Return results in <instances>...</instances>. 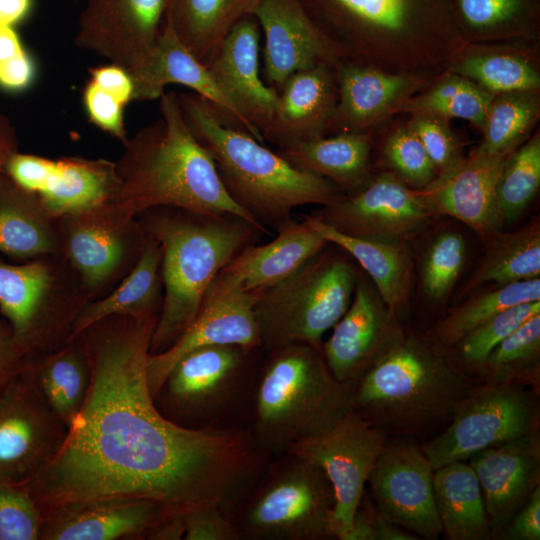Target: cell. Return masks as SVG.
<instances>
[{
	"instance_id": "6da1fadb",
	"label": "cell",
	"mask_w": 540,
	"mask_h": 540,
	"mask_svg": "<svg viewBox=\"0 0 540 540\" xmlns=\"http://www.w3.org/2000/svg\"><path fill=\"white\" fill-rule=\"evenodd\" d=\"M158 317H108L80 334L91 362L86 401L53 460L27 486L43 515L98 498L151 499L169 514L206 504L229 514L269 458L246 428L194 430L158 410L146 363Z\"/></svg>"
},
{
	"instance_id": "7a4b0ae2",
	"label": "cell",
	"mask_w": 540,
	"mask_h": 540,
	"mask_svg": "<svg viewBox=\"0 0 540 540\" xmlns=\"http://www.w3.org/2000/svg\"><path fill=\"white\" fill-rule=\"evenodd\" d=\"M341 60L431 81L464 48L450 0H300Z\"/></svg>"
},
{
	"instance_id": "3957f363",
	"label": "cell",
	"mask_w": 540,
	"mask_h": 540,
	"mask_svg": "<svg viewBox=\"0 0 540 540\" xmlns=\"http://www.w3.org/2000/svg\"><path fill=\"white\" fill-rule=\"evenodd\" d=\"M159 100L161 117L124 144L115 162L119 188L107 204L133 219L156 207L231 214L266 232L225 190L211 155L189 129L176 93L164 92Z\"/></svg>"
},
{
	"instance_id": "277c9868",
	"label": "cell",
	"mask_w": 540,
	"mask_h": 540,
	"mask_svg": "<svg viewBox=\"0 0 540 540\" xmlns=\"http://www.w3.org/2000/svg\"><path fill=\"white\" fill-rule=\"evenodd\" d=\"M348 383L351 411L388 437L420 442L448 424L477 384L427 335L403 326L372 364Z\"/></svg>"
},
{
	"instance_id": "5b68a950",
	"label": "cell",
	"mask_w": 540,
	"mask_h": 540,
	"mask_svg": "<svg viewBox=\"0 0 540 540\" xmlns=\"http://www.w3.org/2000/svg\"><path fill=\"white\" fill-rule=\"evenodd\" d=\"M183 117L211 155L232 200L256 222L279 229L300 206H326L346 194L334 183L299 170L194 92L176 93ZM267 229V228H266Z\"/></svg>"
},
{
	"instance_id": "8992f818",
	"label": "cell",
	"mask_w": 540,
	"mask_h": 540,
	"mask_svg": "<svg viewBox=\"0 0 540 540\" xmlns=\"http://www.w3.org/2000/svg\"><path fill=\"white\" fill-rule=\"evenodd\" d=\"M141 216L145 234L162 251L163 300L150 342V354H156L186 331L214 278L262 231L231 214L156 207Z\"/></svg>"
},
{
	"instance_id": "52a82bcc",
	"label": "cell",
	"mask_w": 540,
	"mask_h": 540,
	"mask_svg": "<svg viewBox=\"0 0 540 540\" xmlns=\"http://www.w3.org/2000/svg\"><path fill=\"white\" fill-rule=\"evenodd\" d=\"M265 354L246 429L271 458L332 428L350 410V390L333 376L319 347L292 343Z\"/></svg>"
},
{
	"instance_id": "ba28073f",
	"label": "cell",
	"mask_w": 540,
	"mask_h": 540,
	"mask_svg": "<svg viewBox=\"0 0 540 540\" xmlns=\"http://www.w3.org/2000/svg\"><path fill=\"white\" fill-rule=\"evenodd\" d=\"M262 349L209 345L184 354L157 395L158 410L194 430L246 428Z\"/></svg>"
},
{
	"instance_id": "9c48e42d",
	"label": "cell",
	"mask_w": 540,
	"mask_h": 540,
	"mask_svg": "<svg viewBox=\"0 0 540 540\" xmlns=\"http://www.w3.org/2000/svg\"><path fill=\"white\" fill-rule=\"evenodd\" d=\"M335 495L323 470L284 452L271 457L230 512L240 539H334Z\"/></svg>"
},
{
	"instance_id": "30bf717a",
	"label": "cell",
	"mask_w": 540,
	"mask_h": 540,
	"mask_svg": "<svg viewBox=\"0 0 540 540\" xmlns=\"http://www.w3.org/2000/svg\"><path fill=\"white\" fill-rule=\"evenodd\" d=\"M327 246L259 294L254 312L264 353L292 343L321 348L323 335L349 307L359 273Z\"/></svg>"
},
{
	"instance_id": "8fae6325",
	"label": "cell",
	"mask_w": 540,
	"mask_h": 540,
	"mask_svg": "<svg viewBox=\"0 0 540 540\" xmlns=\"http://www.w3.org/2000/svg\"><path fill=\"white\" fill-rule=\"evenodd\" d=\"M540 430V393L516 384L477 383L448 424L421 446L434 469Z\"/></svg>"
},
{
	"instance_id": "7c38bea8",
	"label": "cell",
	"mask_w": 540,
	"mask_h": 540,
	"mask_svg": "<svg viewBox=\"0 0 540 540\" xmlns=\"http://www.w3.org/2000/svg\"><path fill=\"white\" fill-rule=\"evenodd\" d=\"M56 273L36 260L11 264L0 258V314L25 359L53 351L70 336L84 304L55 296Z\"/></svg>"
},
{
	"instance_id": "4fadbf2b",
	"label": "cell",
	"mask_w": 540,
	"mask_h": 540,
	"mask_svg": "<svg viewBox=\"0 0 540 540\" xmlns=\"http://www.w3.org/2000/svg\"><path fill=\"white\" fill-rule=\"evenodd\" d=\"M388 436L349 410L326 432L291 444L285 452L320 467L334 495V539L343 540Z\"/></svg>"
},
{
	"instance_id": "5bb4252c",
	"label": "cell",
	"mask_w": 540,
	"mask_h": 540,
	"mask_svg": "<svg viewBox=\"0 0 540 540\" xmlns=\"http://www.w3.org/2000/svg\"><path fill=\"white\" fill-rule=\"evenodd\" d=\"M311 215L347 235L408 242L439 214L421 189L408 186L394 172H385Z\"/></svg>"
},
{
	"instance_id": "9a60e30c",
	"label": "cell",
	"mask_w": 540,
	"mask_h": 540,
	"mask_svg": "<svg viewBox=\"0 0 540 540\" xmlns=\"http://www.w3.org/2000/svg\"><path fill=\"white\" fill-rule=\"evenodd\" d=\"M434 470L419 440L388 437L367 480L382 515L419 539L436 540L443 534Z\"/></svg>"
},
{
	"instance_id": "2e32d148",
	"label": "cell",
	"mask_w": 540,
	"mask_h": 540,
	"mask_svg": "<svg viewBox=\"0 0 540 540\" xmlns=\"http://www.w3.org/2000/svg\"><path fill=\"white\" fill-rule=\"evenodd\" d=\"M67 432L22 369L0 394V480L28 484L57 455Z\"/></svg>"
},
{
	"instance_id": "e0dca14e",
	"label": "cell",
	"mask_w": 540,
	"mask_h": 540,
	"mask_svg": "<svg viewBox=\"0 0 540 540\" xmlns=\"http://www.w3.org/2000/svg\"><path fill=\"white\" fill-rule=\"evenodd\" d=\"M4 174L35 194L55 219L103 206L119 188L115 162L105 159L54 160L16 151L7 160Z\"/></svg>"
},
{
	"instance_id": "ac0fdd59",
	"label": "cell",
	"mask_w": 540,
	"mask_h": 540,
	"mask_svg": "<svg viewBox=\"0 0 540 540\" xmlns=\"http://www.w3.org/2000/svg\"><path fill=\"white\" fill-rule=\"evenodd\" d=\"M259 294L244 290L220 271L186 331L165 351L149 354L146 377L153 399L173 365L193 349L209 345L261 349L254 312Z\"/></svg>"
},
{
	"instance_id": "d6986e66",
	"label": "cell",
	"mask_w": 540,
	"mask_h": 540,
	"mask_svg": "<svg viewBox=\"0 0 540 540\" xmlns=\"http://www.w3.org/2000/svg\"><path fill=\"white\" fill-rule=\"evenodd\" d=\"M60 220L61 249L90 291L106 284L130 258L137 259L146 239L140 222L108 204Z\"/></svg>"
},
{
	"instance_id": "ffe728a7",
	"label": "cell",
	"mask_w": 540,
	"mask_h": 540,
	"mask_svg": "<svg viewBox=\"0 0 540 540\" xmlns=\"http://www.w3.org/2000/svg\"><path fill=\"white\" fill-rule=\"evenodd\" d=\"M167 5L168 0H87L75 44L129 72L154 48Z\"/></svg>"
},
{
	"instance_id": "44dd1931",
	"label": "cell",
	"mask_w": 540,
	"mask_h": 540,
	"mask_svg": "<svg viewBox=\"0 0 540 540\" xmlns=\"http://www.w3.org/2000/svg\"><path fill=\"white\" fill-rule=\"evenodd\" d=\"M252 15L264 36V82L278 92L292 74L341 57L311 20L300 0H259Z\"/></svg>"
},
{
	"instance_id": "7402d4cb",
	"label": "cell",
	"mask_w": 540,
	"mask_h": 540,
	"mask_svg": "<svg viewBox=\"0 0 540 540\" xmlns=\"http://www.w3.org/2000/svg\"><path fill=\"white\" fill-rule=\"evenodd\" d=\"M260 39L257 19L246 15L204 64L227 100L262 135L272 121L279 93L260 75Z\"/></svg>"
},
{
	"instance_id": "603a6c76",
	"label": "cell",
	"mask_w": 540,
	"mask_h": 540,
	"mask_svg": "<svg viewBox=\"0 0 540 540\" xmlns=\"http://www.w3.org/2000/svg\"><path fill=\"white\" fill-rule=\"evenodd\" d=\"M402 324L374 285L358 276L352 301L321 344L324 360L340 382L356 380L383 352Z\"/></svg>"
},
{
	"instance_id": "cb8c5ba5",
	"label": "cell",
	"mask_w": 540,
	"mask_h": 540,
	"mask_svg": "<svg viewBox=\"0 0 540 540\" xmlns=\"http://www.w3.org/2000/svg\"><path fill=\"white\" fill-rule=\"evenodd\" d=\"M478 478L496 540L515 512L540 487V430L468 458Z\"/></svg>"
},
{
	"instance_id": "d4e9b609",
	"label": "cell",
	"mask_w": 540,
	"mask_h": 540,
	"mask_svg": "<svg viewBox=\"0 0 540 540\" xmlns=\"http://www.w3.org/2000/svg\"><path fill=\"white\" fill-rule=\"evenodd\" d=\"M172 515L145 498L111 497L71 502L43 515L39 540L148 539Z\"/></svg>"
},
{
	"instance_id": "484cf974",
	"label": "cell",
	"mask_w": 540,
	"mask_h": 540,
	"mask_svg": "<svg viewBox=\"0 0 540 540\" xmlns=\"http://www.w3.org/2000/svg\"><path fill=\"white\" fill-rule=\"evenodd\" d=\"M338 100L329 132H369L432 81L341 60L334 67Z\"/></svg>"
},
{
	"instance_id": "4316f807",
	"label": "cell",
	"mask_w": 540,
	"mask_h": 540,
	"mask_svg": "<svg viewBox=\"0 0 540 540\" xmlns=\"http://www.w3.org/2000/svg\"><path fill=\"white\" fill-rule=\"evenodd\" d=\"M512 152L487 154L474 149L451 168L439 172L421 190L439 215H450L487 238L500 229L495 192Z\"/></svg>"
},
{
	"instance_id": "83f0119b",
	"label": "cell",
	"mask_w": 540,
	"mask_h": 540,
	"mask_svg": "<svg viewBox=\"0 0 540 540\" xmlns=\"http://www.w3.org/2000/svg\"><path fill=\"white\" fill-rule=\"evenodd\" d=\"M129 73L134 86L133 101L159 99L167 85L179 84L210 102L226 121L265 143L262 135L240 115L219 90L205 64L178 39L165 19L150 54Z\"/></svg>"
},
{
	"instance_id": "f1b7e54d",
	"label": "cell",
	"mask_w": 540,
	"mask_h": 540,
	"mask_svg": "<svg viewBox=\"0 0 540 540\" xmlns=\"http://www.w3.org/2000/svg\"><path fill=\"white\" fill-rule=\"evenodd\" d=\"M277 107L262 137L278 148L324 137L338 100L334 67L318 65L287 78Z\"/></svg>"
},
{
	"instance_id": "f546056e",
	"label": "cell",
	"mask_w": 540,
	"mask_h": 540,
	"mask_svg": "<svg viewBox=\"0 0 540 540\" xmlns=\"http://www.w3.org/2000/svg\"><path fill=\"white\" fill-rule=\"evenodd\" d=\"M329 243L305 220L293 219L263 245L245 246L221 271L244 290L261 293L281 282Z\"/></svg>"
},
{
	"instance_id": "4dcf8cb0",
	"label": "cell",
	"mask_w": 540,
	"mask_h": 540,
	"mask_svg": "<svg viewBox=\"0 0 540 540\" xmlns=\"http://www.w3.org/2000/svg\"><path fill=\"white\" fill-rule=\"evenodd\" d=\"M304 220L328 243L339 247L361 265L398 321L408 317L413 273L408 242L347 235L312 215L305 216Z\"/></svg>"
},
{
	"instance_id": "1f68e13d",
	"label": "cell",
	"mask_w": 540,
	"mask_h": 540,
	"mask_svg": "<svg viewBox=\"0 0 540 540\" xmlns=\"http://www.w3.org/2000/svg\"><path fill=\"white\" fill-rule=\"evenodd\" d=\"M22 369L69 429L86 401L92 377L82 337L78 335L53 351L25 359Z\"/></svg>"
},
{
	"instance_id": "d6a6232c",
	"label": "cell",
	"mask_w": 540,
	"mask_h": 540,
	"mask_svg": "<svg viewBox=\"0 0 540 540\" xmlns=\"http://www.w3.org/2000/svg\"><path fill=\"white\" fill-rule=\"evenodd\" d=\"M371 132H341L292 143L277 152L295 168L320 176L346 195L363 188L371 179Z\"/></svg>"
},
{
	"instance_id": "836d02e7",
	"label": "cell",
	"mask_w": 540,
	"mask_h": 540,
	"mask_svg": "<svg viewBox=\"0 0 540 540\" xmlns=\"http://www.w3.org/2000/svg\"><path fill=\"white\" fill-rule=\"evenodd\" d=\"M161 262L160 245L146 235L140 255L129 274L109 295L81 307L72 323L69 339L112 316L135 319L158 317L163 300Z\"/></svg>"
},
{
	"instance_id": "e575fe53",
	"label": "cell",
	"mask_w": 540,
	"mask_h": 540,
	"mask_svg": "<svg viewBox=\"0 0 540 540\" xmlns=\"http://www.w3.org/2000/svg\"><path fill=\"white\" fill-rule=\"evenodd\" d=\"M465 45L536 44L540 0H450Z\"/></svg>"
},
{
	"instance_id": "d590c367",
	"label": "cell",
	"mask_w": 540,
	"mask_h": 540,
	"mask_svg": "<svg viewBox=\"0 0 540 540\" xmlns=\"http://www.w3.org/2000/svg\"><path fill=\"white\" fill-rule=\"evenodd\" d=\"M54 220L35 194L4 175L0 182V254L30 260L57 253L62 241Z\"/></svg>"
},
{
	"instance_id": "8d00e7d4",
	"label": "cell",
	"mask_w": 540,
	"mask_h": 540,
	"mask_svg": "<svg viewBox=\"0 0 540 540\" xmlns=\"http://www.w3.org/2000/svg\"><path fill=\"white\" fill-rule=\"evenodd\" d=\"M434 501L448 540H491L482 490L472 467L456 461L434 470Z\"/></svg>"
},
{
	"instance_id": "74e56055",
	"label": "cell",
	"mask_w": 540,
	"mask_h": 540,
	"mask_svg": "<svg viewBox=\"0 0 540 540\" xmlns=\"http://www.w3.org/2000/svg\"><path fill=\"white\" fill-rule=\"evenodd\" d=\"M531 44L465 45L447 72L464 76L492 94L539 90L540 73Z\"/></svg>"
},
{
	"instance_id": "f35d334b",
	"label": "cell",
	"mask_w": 540,
	"mask_h": 540,
	"mask_svg": "<svg viewBox=\"0 0 540 540\" xmlns=\"http://www.w3.org/2000/svg\"><path fill=\"white\" fill-rule=\"evenodd\" d=\"M259 0H168L165 20L178 39L205 63L241 18Z\"/></svg>"
},
{
	"instance_id": "ab89813d",
	"label": "cell",
	"mask_w": 540,
	"mask_h": 540,
	"mask_svg": "<svg viewBox=\"0 0 540 540\" xmlns=\"http://www.w3.org/2000/svg\"><path fill=\"white\" fill-rule=\"evenodd\" d=\"M485 255L468 279L461 295L486 283L497 286L540 278V223L489 237Z\"/></svg>"
},
{
	"instance_id": "60d3db41",
	"label": "cell",
	"mask_w": 540,
	"mask_h": 540,
	"mask_svg": "<svg viewBox=\"0 0 540 540\" xmlns=\"http://www.w3.org/2000/svg\"><path fill=\"white\" fill-rule=\"evenodd\" d=\"M535 301H540V278L496 286L448 311L434 323L427 336L446 350L500 312Z\"/></svg>"
},
{
	"instance_id": "b9f144b4",
	"label": "cell",
	"mask_w": 540,
	"mask_h": 540,
	"mask_svg": "<svg viewBox=\"0 0 540 540\" xmlns=\"http://www.w3.org/2000/svg\"><path fill=\"white\" fill-rule=\"evenodd\" d=\"M474 380L516 384L540 393V313L526 320L490 352Z\"/></svg>"
},
{
	"instance_id": "7bdbcfd3",
	"label": "cell",
	"mask_w": 540,
	"mask_h": 540,
	"mask_svg": "<svg viewBox=\"0 0 540 540\" xmlns=\"http://www.w3.org/2000/svg\"><path fill=\"white\" fill-rule=\"evenodd\" d=\"M493 95L474 81L446 71L423 92L407 99L396 113L426 112L447 119L460 118L482 132Z\"/></svg>"
},
{
	"instance_id": "ee69618b",
	"label": "cell",
	"mask_w": 540,
	"mask_h": 540,
	"mask_svg": "<svg viewBox=\"0 0 540 540\" xmlns=\"http://www.w3.org/2000/svg\"><path fill=\"white\" fill-rule=\"evenodd\" d=\"M540 115L539 90L494 94L487 110L483 140L475 150L512 152L528 138Z\"/></svg>"
},
{
	"instance_id": "f6af8a7d",
	"label": "cell",
	"mask_w": 540,
	"mask_h": 540,
	"mask_svg": "<svg viewBox=\"0 0 540 540\" xmlns=\"http://www.w3.org/2000/svg\"><path fill=\"white\" fill-rule=\"evenodd\" d=\"M89 74L83 90V104L89 120L125 144L128 137L124 111L134 95L130 73L110 63L89 69Z\"/></svg>"
},
{
	"instance_id": "bcb514c9",
	"label": "cell",
	"mask_w": 540,
	"mask_h": 540,
	"mask_svg": "<svg viewBox=\"0 0 540 540\" xmlns=\"http://www.w3.org/2000/svg\"><path fill=\"white\" fill-rule=\"evenodd\" d=\"M540 186V135L518 146L507 158L500 173L495 208L499 228L517 219Z\"/></svg>"
},
{
	"instance_id": "7dc6e473",
	"label": "cell",
	"mask_w": 540,
	"mask_h": 540,
	"mask_svg": "<svg viewBox=\"0 0 540 540\" xmlns=\"http://www.w3.org/2000/svg\"><path fill=\"white\" fill-rule=\"evenodd\" d=\"M538 313L540 301L512 306L484 322L453 347L444 351L474 380L476 371L490 352L521 324Z\"/></svg>"
},
{
	"instance_id": "c3c4849f",
	"label": "cell",
	"mask_w": 540,
	"mask_h": 540,
	"mask_svg": "<svg viewBox=\"0 0 540 540\" xmlns=\"http://www.w3.org/2000/svg\"><path fill=\"white\" fill-rule=\"evenodd\" d=\"M464 237L455 231L438 234L428 245L421 264V284L427 298L441 301L453 288L466 262Z\"/></svg>"
},
{
	"instance_id": "681fc988",
	"label": "cell",
	"mask_w": 540,
	"mask_h": 540,
	"mask_svg": "<svg viewBox=\"0 0 540 540\" xmlns=\"http://www.w3.org/2000/svg\"><path fill=\"white\" fill-rule=\"evenodd\" d=\"M42 523L27 484L0 480V540H39Z\"/></svg>"
},
{
	"instance_id": "f907efd6",
	"label": "cell",
	"mask_w": 540,
	"mask_h": 540,
	"mask_svg": "<svg viewBox=\"0 0 540 540\" xmlns=\"http://www.w3.org/2000/svg\"><path fill=\"white\" fill-rule=\"evenodd\" d=\"M383 152L394 173L414 189L424 188L438 174L425 148L408 124L389 135Z\"/></svg>"
},
{
	"instance_id": "816d5d0a",
	"label": "cell",
	"mask_w": 540,
	"mask_h": 540,
	"mask_svg": "<svg viewBox=\"0 0 540 540\" xmlns=\"http://www.w3.org/2000/svg\"><path fill=\"white\" fill-rule=\"evenodd\" d=\"M419 138L437 172L445 171L463 159L461 145L448 119L436 114L416 112L407 123Z\"/></svg>"
},
{
	"instance_id": "f5cc1de1",
	"label": "cell",
	"mask_w": 540,
	"mask_h": 540,
	"mask_svg": "<svg viewBox=\"0 0 540 540\" xmlns=\"http://www.w3.org/2000/svg\"><path fill=\"white\" fill-rule=\"evenodd\" d=\"M343 540H420L414 534L390 522L378 510L366 490L357 506L349 531Z\"/></svg>"
},
{
	"instance_id": "db71d44e",
	"label": "cell",
	"mask_w": 540,
	"mask_h": 540,
	"mask_svg": "<svg viewBox=\"0 0 540 540\" xmlns=\"http://www.w3.org/2000/svg\"><path fill=\"white\" fill-rule=\"evenodd\" d=\"M184 523V540H241L229 513L217 504L192 509Z\"/></svg>"
},
{
	"instance_id": "11a10c76",
	"label": "cell",
	"mask_w": 540,
	"mask_h": 540,
	"mask_svg": "<svg viewBox=\"0 0 540 540\" xmlns=\"http://www.w3.org/2000/svg\"><path fill=\"white\" fill-rule=\"evenodd\" d=\"M496 540H540V487L515 512Z\"/></svg>"
},
{
	"instance_id": "9f6ffc18",
	"label": "cell",
	"mask_w": 540,
	"mask_h": 540,
	"mask_svg": "<svg viewBox=\"0 0 540 540\" xmlns=\"http://www.w3.org/2000/svg\"><path fill=\"white\" fill-rule=\"evenodd\" d=\"M24 360L8 323L0 314V394L20 373Z\"/></svg>"
},
{
	"instance_id": "6f0895ef",
	"label": "cell",
	"mask_w": 540,
	"mask_h": 540,
	"mask_svg": "<svg viewBox=\"0 0 540 540\" xmlns=\"http://www.w3.org/2000/svg\"><path fill=\"white\" fill-rule=\"evenodd\" d=\"M34 76V63L25 51L0 66V87L8 91H21L32 83Z\"/></svg>"
},
{
	"instance_id": "680465c9",
	"label": "cell",
	"mask_w": 540,
	"mask_h": 540,
	"mask_svg": "<svg viewBox=\"0 0 540 540\" xmlns=\"http://www.w3.org/2000/svg\"><path fill=\"white\" fill-rule=\"evenodd\" d=\"M185 533L184 515H169L150 532L149 540H180Z\"/></svg>"
},
{
	"instance_id": "91938a15",
	"label": "cell",
	"mask_w": 540,
	"mask_h": 540,
	"mask_svg": "<svg viewBox=\"0 0 540 540\" xmlns=\"http://www.w3.org/2000/svg\"><path fill=\"white\" fill-rule=\"evenodd\" d=\"M17 137L10 120L0 112V182L9 157L17 151Z\"/></svg>"
},
{
	"instance_id": "94428289",
	"label": "cell",
	"mask_w": 540,
	"mask_h": 540,
	"mask_svg": "<svg viewBox=\"0 0 540 540\" xmlns=\"http://www.w3.org/2000/svg\"><path fill=\"white\" fill-rule=\"evenodd\" d=\"M32 7V0H0V26H14L24 20Z\"/></svg>"
},
{
	"instance_id": "6125c7cd",
	"label": "cell",
	"mask_w": 540,
	"mask_h": 540,
	"mask_svg": "<svg viewBox=\"0 0 540 540\" xmlns=\"http://www.w3.org/2000/svg\"><path fill=\"white\" fill-rule=\"evenodd\" d=\"M26 50L13 26H0V66Z\"/></svg>"
}]
</instances>
